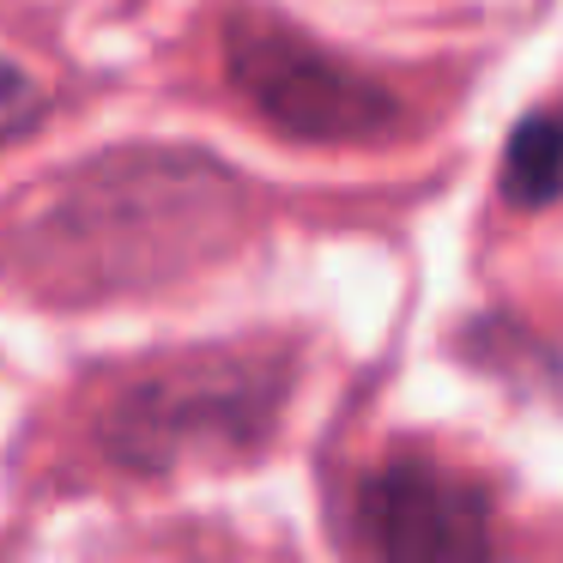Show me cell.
<instances>
[{
    "mask_svg": "<svg viewBox=\"0 0 563 563\" xmlns=\"http://www.w3.org/2000/svg\"><path fill=\"white\" fill-rule=\"evenodd\" d=\"M352 539L364 563H503L485 485L430 454H400L357 485Z\"/></svg>",
    "mask_w": 563,
    "mask_h": 563,
    "instance_id": "3",
    "label": "cell"
},
{
    "mask_svg": "<svg viewBox=\"0 0 563 563\" xmlns=\"http://www.w3.org/2000/svg\"><path fill=\"white\" fill-rule=\"evenodd\" d=\"M497 188L521 212H539L551 200H563V103L527 115L509 134L503 164H497Z\"/></svg>",
    "mask_w": 563,
    "mask_h": 563,
    "instance_id": "5",
    "label": "cell"
},
{
    "mask_svg": "<svg viewBox=\"0 0 563 563\" xmlns=\"http://www.w3.org/2000/svg\"><path fill=\"white\" fill-rule=\"evenodd\" d=\"M224 67H231V86L243 91L249 110L291 140L352 146V140H376L400 122V103L382 79L357 74L352 62L328 55L285 19L231 13Z\"/></svg>",
    "mask_w": 563,
    "mask_h": 563,
    "instance_id": "2",
    "label": "cell"
},
{
    "mask_svg": "<svg viewBox=\"0 0 563 563\" xmlns=\"http://www.w3.org/2000/svg\"><path fill=\"white\" fill-rule=\"evenodd\" d=\"M243 219V188L195 152H122L37 188L13 224V255L37 285H158L207 261Z\"/></svg>",
    "mask_w": 563,
    "mask_h": 563,
    "instance_id": "1",
    "label": "cell"
},
{
    "mask_svg": "<svg viewBox=\"0 0 563 563\" xmlns=\"http://www.w3.org/2000/svg\"><path fill=\"white\" fill-rule=\"evenodd\" d=\"M37 103H43L37 86H31L13 62H0V134H19V128L37 115Z\"/></svg>",
    "mask_w": 563,
    "mask_h": 563,
    "instance_id": "6",
    "label": "cell"
},
{
    "mask_svg": "<svg viewBox=\"0 0 563 563\" xmlns=\"http://www.w3.org/2000/svg\"><path fill=\"white\" fill-rule=\"evenodd\" d=\"M279 382L249 364H207L183 382H146L128 400L115 442L140 466H170L183 454H200L207 442H249L267 424Z\"/></svg>",
    "mask_w": 563,
    "mask_h": 563,
    "instance_id": "4",
    "label": "cell"
}]
</instances>
